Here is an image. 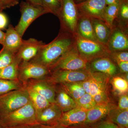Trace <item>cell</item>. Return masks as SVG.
Instances as JSON below:
<instances>
[{"label":"cell","instance_id":"1","mask_svg":"<svg viewBox=\"0 0 128 128\" xmlns=\"http://www.w3.org/2000/svg\"><path fill=\"white\" fill-rule=\"evenodd\" d=\"M73 34L60 31L53 41L44 44L40 50L37 55L30 62L36 63L50 68L67 52L74 47Z\"/></svg>","mask_w":128,"mask_h":128},{"label":"cell","instance_id":"2","mask_svg":"<svg viewBox=\"0 0 128 128\" xmlns=\"http://www.w3.org/2000/svg\"><path fill=\"white\" fill-rule=\"evenodd\" d=\"M36 110L31 102L22 107L0 117V123L5 128L37 124Z\"/></svg>","mask_w":128,"mask_h":128},{"label":"cell","instance_id":"3","mask_svg":"<svg viewBox=\"0 0 128 128\" xmlns=\"http://www.w3.org/2000/svg\"><path fill=\"white\" fill-rule=\"evenodd\" d=\"M74 36L76 48L81 56L88 63L98 58L109 56L110 52L105 44L86 39L76 33Z\"/></svg>","mask_w":128,"mask_h":128},{"label":"cell","instance_id":"4","mask_svg":"<svg viewBox=\"0 0 128 128\" xmlns=\"http://www.w3.org/2000/svg\"><path fill=\"white\" fill-rule=\"evenodd\" d=\"M30 102L27 92L24 88L0 96V117L18 110Z\"/></svg>","mask_w":128,"mask_h":128},{"label":"cell","instance_id":"5","mask_svg":"<svg viewBox=\"0 0 128 128\" xmlns=\"http://www.w3.org/2000/svg\"><path fill=\"white\" fill-rule=\"evenodd\" d=\"M21 16L20 20L15 28L22 38L28 27L37 18L48 12L42 6L22 1L20 4Z\"/></svg>","mask_w":128,"mask_h":128},{"label":"cell","instance_id":"6","mask_svg":"<svg viewBox=\"0 0 128 128\" xmlns=\"http://www.w3.org/2000/svg\"><path fill=\"white\" fill-rule=\"evenodd\" d=\"M79 17L74 0H62L61 9L58 16L60 22V31L74 35Z\"/></svg>","mask_w":128,"mask_h":128},{"label":"cell","instance_id":"7","mask_svg":"<svg viewBox=\"0 0 128 128\" xmlns=\"http://www.w3.org/2000/svg\"><path fill=\"white\" fill-rule=\"evenodd\" d=\"M91 72L90 94L97 104L109 103L108 84L111 76L100 72Z\"/></svg>","mask_w":128,"mask_h":128},{"label":"cell","instance_id":"8","mask_svg":"<svg viewBox=\"0 0 128 128\" xmlns=\"http://www.w3.org/2000/svg\"><path fill=\"white\" fill-rule=\"evenodd\" d=\"M88 63L81 56L74 45L71 50L62 56L50 70H88Z\"/></svg>","mask_w":128,"mask_h":128},{"label":"cell","instance_id":"9","mask_svg":"<svg viewBox=\"0 0 128 128\" xmlns=\"http://www.w3.org/2000/svg\"><path fill=\"white\" fill-rule=\"evenodd\" d=\"M91 71L89 70H57L51 72L46 79L54 85L62 83L81 82L89 79Z\"/></svg>","mask_w":128,"mask_h":128},{"label":"cell","instance_id":"10","mask_svg":"<svg viewBox=\"0 0 128 128\" xmlns=\"http://www.w3.org/2000/svg\"><path fill=\"white\" fill-rule=\"evenodd\" d=\"M50 73L49 69L39 64L22 61L18 69V80L22 83L31 79H44Z\"/></svg>","mask_w":128,"mask_h":128},{"label":"cell","instance_id":"11","mask_svg":"<svg viewBox=\"0 0 128 128\" xmlns=\"http://www.w3.org/2000/svg\"><path fill=\"white\" fill-rule=\"evenodd\" d=\"M79 16L103 20L106 5L105 0H86L76 4Z\"/></svg>","mask_w":128,"mask_h":128},{"label":"cell","instance_id":"12","mask_svg":"<svg viewBox=\"0 0 128 128\" xmlns=\"http://www.w3.org/2000/svg\"><path fill=\"white\" fill-rule=\"evenodd\" d=\"M106 46L110 52L128 50V28L114 24Z\"/></svg>","mask_w":128,"mask_h":128},{"label":"cell","instance_id":"13","mask_svg":"<svg viewBox=\"0 0 128 128\" xmlns=\"http://www.w3.org/2000/svg\"><path fill=\"white\" fill-rule=\"evenodd\" d=\"M22 84L24 86L29 88L43 96L50 103H54L55 85L48 82L46 79H31Z\"/></svg>","mask_w":128,"mask_h":128},{"label":"cell","instance_id":"14","mask_svg":"<svg viewBox=\"0 0 128 128\" xmlns=\"http://www.w3.org/2000/svg\"><path fill=\"white\" fill-rule=\"evenodd\" d=\"M63 113L62 110L56 104H51L36 112L37 123L46 126H56L58 124Z\"/></svg>","mask_w":128,"mask_h":128},{"label":"cell","instance_id":"15","mask_svg":"<svg viewBox=\"0 0 128 128\" xmlns=\"http://www.w3.org/2000/svg\"><path fill=\"white\" fill-rule=\"evenodd\" d=\"M44 44H45L43 41L34 38L23 40L16 54L22 61L28 62L36 56Z\"/></svg>","mask_w":128,"mask_h":128},{"label":"cell","instance_id":"16","mask_svg":"<svg viewBox=\"0 0 128 128\" xmlns=\"http://www.w3.org/2000/svg\"><path fill=\"white\" fill-rule=\"evenodd\" d=\"M87 111L76 107L63 112L57 125L67 128L84 124L86 118Z\"/></svg>","mask_w":128,"mask_h":128},{"label":"cell","instance_id":"17","mask_svg":"<svg viewBox=\"0 0 128 128\" xmlns=\"http://www.w3.org/2000/svg\"><path fill=\"white\" fill-rule=\"evenodd\" d=\"M88 70L104 73L110 76H114L118 72L116 66L109 57H101L89 62Z\"/></svg>","mask_w":128,"mask_h":128},{"label":"cell","instance_id":"18","mask_svg":"<svg viewBox=\"0 0 128 128\" xmlns=\"http://www.w3.org/2000/svg\"><path fill=\"white\" fill-rule=\"evenodd\" d=\"M114 107L110 102L97 104L87 111L86 119L84 124L91 126L104 120L110 110Z\"/></svg>","mask_w":128,"mask_h":128},{"label":"cell","instance_id":"19","mask_svg":"<svg viewBox=\"0 0 128 128\" xmlns=\"http://www.w3.org/2000/svg\"><path fill=\"white\" fill-rule=\"evenodd\" d=\"M20 36L13 25L10 24L5 33L4 38L2 45L12 52L16 54L22 43Z\"/></svg>","mask_w":128,"mask_h":128},{"label":"cell","instance_id":"20","mask_svg":"<svg viewBox=\"0 0 128 128\" xmlns=\"http://www.w3.org/2000/svg\"><path fill=\"white\" fill-rule=\"evenodd\" d=\"M54 103L63 112L77 107L75 101L62 89L59 84L55 85Z\"/></svg>","mask_w":128,"mask_h":128},{"label":"cell","instance_id":"21","mask_svg":"<svg viewBox=\"0 0 128 128\" xmlns=\"http://www.w3.org/2000/svg\"><path fill=\"white\" fill-rule=\"evenodd\" d=\"M76 33L86 39L98 41L94 34L92 20L86 17L79 16Z\"/></svg>","mask_w":128,"mask_h":128},{"label":"cell","instance_id":"22","mask_svg":"<svg viewBox=\"0 0 128 128\" xmlns=\"http://www.w3.org/2000/svg\"><path fill=\"white\" fill-rule=\"evenodd\" d=\"M92 21L97 40L99 42L106 46L112 33V28L102 20L93 19Z\"/></svg>","mask_w":128,"mask_h":128},{"label":"cell","instance_id":"23","mask_svg":"<svg viewBox=\"0 0 128 128\" xmlns=\"http://www.w3.org/2000/svg\"><path fill=\"white\" fill-rule=\"evenodd\" d=\"M22 61L16 54L15 58L10 64L0 70V79L9 80H18V69Z\"/></svg>","mask_w":128,"mask_h":128},{"label":"cell","instance_id":"24","mask_svg":"<svg viewBox=\"0 0 128 128\" xmlns=\"http://www.w3.org/2000/svg\"><path fill=\"white\" fill-rule=\"evenodd\" d=\"M106 119L118 126L128 128V110H121L114 106L110 110Z\"/></svg>","mask_w":128,"mask_h":128},{"label":"cell","instance_id":"25","mask_svg":"<svg viewBox=\"0 0 128 128\" xmlns=\"http://www.w3.org/2000/svg\"><path fill=\"white\" fill-rule=\"evenodd\" d=\"M23 86L27 92L30 102L34 107L36 112L44 109L51 104L43 96L29 88L25 86Z\"/></svg>","mask_w":128,"mask_h":128},{"label":"cell","instance_id":"26","mask_svg":"<svg viewBox=\"0 0 128 128\" xmlns=\"http://www.w3.org/2000/svg\"><path fill=\"white\" fill-rule=\"evenodd\" d=\"M81 82L62 83L59 85L62 89L76 101L86 93Z\"/></svg>","mask_w":128,"mask_h":128},{"label":"cell","instance_id":"27","mask_svg":"<svg viewBox=\"0 0 128 128\" xmlns=\"http://www.w3.org/2000/svg\"><path fill=\"white\" fill-rule=\"evenodd\" d=\"M119 3L106 6L103 14V21L112 28L118 14Z\"/></svg>","mask_w":128,"mask_h":128},{"label":"cell","instance_id":"28","mask_svg":"<svg viewBox=\"0 0 128 128\" xmlns=\"http://www.w3.org/2000/svg\"><path fill=\"white\" fill-rule=\"evenodd\" d=\"M116 20L118 25L128 28V0H120L118 14Z\"/></svg>","mask_w":128,"mask_h":128},{"label":"cell","instance_id":"29","mask_svg":"<svg viewBox=\"0 0 128 128\" xmlns=\"http://www.w3.org/2000/svg\"><path fill=\"white\" fill-rule=\"evenodd\" d=\"M22 82L18 80H9L0 79V96L14 90L24 88Z\"/></svg>","mask_w":128,"mask_h":128},{"label":"cell","instance_id":"30","mask_svg":"<svg viewBox=\"0 0 128 128\" xmlns=\"http://www.w3.org/2000/svg\"><path fill=\"white\" fill-rule=\"evenodd\" d=\"M75 102L77 107L86 111L92 109L97 105L91 95L86 93Z\"/></svg>","mask_w":128,"mask_h":128},{"label":"cell","instance_id":"31","mask_svg":"<svg viewBox=\"0 0 128 128\" xmlns=\"http://www.w3.org/2000/svg\"><path fill=\"white\" fill-rule=\"evenodd\" d=\"M42 5L49 13H52L58 16L61 6L62 0H41Z\"/></svg>","mask_w":128,"mask_h":128},{"label":"cell","instance_id":"32","mask_svg":"<svg viewBox=\"0 0 128 128\" xmlns=\"http://www.w3.org/2000/svg\"><path fill=\"white\" fill-rule=\"evenodd\" d=\"M112 84L114 90L120 95L127 93L128 90V82L124 78L119 76H114L112 80Z\"/></svg>","mask_w":128,"mask_h":128},{"label":"cell","instance_id":"33","mask_svg":"<svg viewBox=\"0 0 128 128\" xmlns=\"http://www.w3.org/2000/svg\"><path fill=\"white\" fill-rule=\"evenodd\" d=\"M16 54L2 47L0 50V70L10 64L15 58Z\"/></svg>","mask_w":128,"mask_h":128},{"label":"cell","instance_id":"34","mask_svg":"<svg viewBox=\"0 0 128 128\" xmlns=\"http://www.w3.org/2000/svg\"><path fill=\"white\" fill-rule=\"evenodd\" d=\"M108 57L117 64L120 62L128 61V50L110 52Z\"/></svg>","mask_w":128,"mask_h":128},{"label":"cell","instance_id":"35","mask_svg":"<svg viewBox=\"0 0 128 128\" xmlns=\"http://www.w3.org/2000/svg\"><path fill=\"white\" fill-rule=\"evenodd\" d=\"M90 126V128H118L117 124L106 119Z\"/></svg>","mask_w":128,"mask_h":128},{"label":"cell","instance_id":"36","mask_svg":"<svg viewBox=\"0 0 128 128\" xmlns=\"http://www.w3.org/2000/svg\"><path fill=\"white\" fill-rule=\"evenodd\" d=\"M121 110H128V96L127 94L121 95L119 98L118 107Z\"/></svg>","mask_w":128,"mask_h":128},{"label":"cell","instance_id":"37","mask_svg":"<svg viewBox=\"0 0 128 128\" xmlns=\"http://www.w3.org/2000/svg\"><path fill=\"white\" fill-rule=\"evenodd\" d=\"M4 9L15 6L19 3V0H0Z\"/></svg>","mask_w":128,"mask_h":128},{"label":"cell","instance_id":"38","mask_svg":"<svg viewBox=\"0 0 128 128\" xmlns=\"http://www.w3.org/2000/svg\"><path fill=\"white\" fill-rule=\"evenodd\" d=\"M8 23L7 16L3 12H0V30L5 29Z\"/></svg>","mask_w":128,"mask_h":128},{"label":"cell","instance_id":"39","mask_svg":"<svg viewBox=\"0 0 128 128\" xmlns=\"http://www.w3.org/2000/svg\"><path fill=\"white\" fill-rule=\"evenodd\" d=\"M121 72L127 73L128 72V61L119 62L117 64Z\"/></svg>","mask_w":128,"mask_h":128},{"label":"cell","instance_id":"40","mask_svg":"<svg viewBox=\"0 0 128 128\" xmlns=\"http://www.w3.org/2000/svg\"><path fill=\"white\" fill-rule=\"evenodd\" d=\"M81 82L82 87L86 93L90 94V87L91 84L90 76L89 79L84 81L82 82Z\"/></svg>","mask_w":128,"mask_h":128},{"label":"cell","instance_id":"41","mask_svg":"<svg viewBox=\"0 0 128 128\" xmlns=\"http://www.w3.org/2000/svg\"><path fill=\"white\" fill-rule=\"evenodd\" d=\"M30 128H64L60 126L56 125V126H49L39 124H36L30 126Z\"/></svg>","mask_w":128,"mask_h":128},{"label":"cell","instance_id":"42","mask_svg":"<svg viewBox=\"0 0 128 128\" xmlns=\"http://www.w3.org/2000/svg\"><path fill=\"white\" fill-rule=\"evenodd\" d=\"M106 6L114 4L119 3L120 0H105Z\"/></svg>","mask_w":128,"mask_h":128},{"label":"cell","instance_id":"43","mask_svg":"<svg viewBox=\"0 0 128 128\" xmlns=\"http://www.w3.org/2000/svg\"><path fill=\"white\" fill-rule=\"evenodd\" d=\"M26 1L34 4L42 6L41 0H26Z\"/></svg>","mask_w":128,"mask_h":128},{"label":"cell","instance_id":"44","mask_svg":"<svg viewBox=\"0 0 128 128\" xmlns=\"http://www.w3.org/2000/svg\"><path fill=\"white\" fill-rule=\"evenodd\" d=\"M67 128H90V126L82 124L76 126H71Z\"/></svg>","mask_w":128,"mask_h":128},{"label":"cell","instance_id":"45","mask_svg":"<svg viewBox=\"0 0 128 128\" xmlns=\"http://www.w3.org/2000/svg\"><path fill=\"white\" fill-rule=\"evenodd\" d=\"M5 33L0 30V44L2 45L4 38Z\"/></svg>","mask_w":128,"mask_h":128},{"label":"cell","instance_id":"46","mask_svg":"<svg viewBox=\"0 0 128 128\" xmlns=\"http://www.w3.org/2000/svg\"><path fill=\"white\" fill-rule=\"evenodd\" d=\"M6 128H30V126H16V127H11Z\"/></svg>","mask_w":128,"mask_h":128},{"label":"cell","instance_id":"47","mask_svg":"<svg viewBox=\"0 0 128 128\" xmlns=\"http://www.w3.org/2000/svg\"><path fill=\"white\" fill-rule=\"evenodd\" d=\"M86 0H74L75 3L76 4L81 3V2H83L85 1Z\"/></svg>","mask_w":128,"mask_h":128},{"label":"cell","instance_id":"48","mask_svg":"<svg viewBox=\"0 0 128 128\" xmlns=\"http://www.w3.org/2000/svg\"><path fill=\"white\" fill-rule=\"evenodd\" d=\"M3 10H4V8H3V6H2V4L1 2L0 1V12H2Z\"/></svg>","mask_w":128,"mask_h":128},{"label":"cell","instance_id":"49","mask_svg":"<svg viewBox=\"0 0 128 128\" xmlns=\"http://www.w3.org/2000/svg\"><path fill=\"white\" fill-rule=\"evenodd\" d=\"M0 128H5L3 126H2V125L0 123Z\"/></svg>","mask_w":128,"mask_h":128},{"label":"cell","instance_id":"50","mask_svg":"<svg viewBox=\"0 0 128 128\" xmlns=\"http://www.w3.org/2000/svg\"><path fill=\"white\" fill-rule=\"evenodd\" d=\"M118 126V128H124V127H122V126Z\"/></svg>","mask_w":128,"mask_h":128}]
</instances>
